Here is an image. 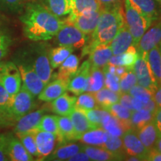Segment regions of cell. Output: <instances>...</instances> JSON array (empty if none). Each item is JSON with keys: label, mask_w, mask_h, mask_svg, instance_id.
Listing matches in <instances>:
<instances>
[{"label": "cell", "mask_w": 161, "mask_h": 161, "mask_svg": "<svg viewBox=\"0 0 161 161\" xmlns=\"http://www.w3.org/2000/svg\"><path fill=\"white\" fill-rule=\"evenodd\" d=\"M20 20L26 37L33 41L51 40L65 24V21L38 3L28 4Z\"/></svg>", "instance_id": "obj_1"}, {"label": "cell", "mask_w": 161, "mask_h": 161, "mask_svg": "<svg viewBox=\"0 0 161 161\" xmlns=\"http://www.w3.org/2000/svg\"><path fill=\"white\" fill-rule=\"evenodd\" d=\"M124 16L127 27L134 39V45L136 46L154 22L136 11L130 5L128 0H124Z\"/></svg>", "instance_id": "obj_2"}, {"label": "cell", "mask_w": 161, "mask_h": 161, "mask_svg": "<svg viewBox=\"0 0 161 161\" xmlns=\"http://www.w3.org/2000/svg\"><path fill=\"white\" fill-rule=\"evenodd\" d=\"M0 84L11 96L17 93L22 86V80L17 64L12 61L0 62Z\"/></svg>", "instance_id": "obj_3"}, {"label": "cell", "mask_w": 161, "mask_h": 161, "mask_svg": "<svg viewBox=\"0 0 161 161\" xmlns=\"http://www.w3.org/2000/svg\"><path fill=\"white\" fill-rule=\"evenodd\" d=\"M88 40L89 39L87 35L80 31L75 26L66 23V22L55 35V42L58 45L70 46L73 49L83 47Z\"/></svg>", "instance_id": "obj_4"}, {"label": "cell", "mask_w": 161, "mask_h": 161, "mask_svg": "<svg viewBox=\"0 0 161 161\" xmlns=\"http://www.w3.org/2000/svg\"><path fill=\"white\" fill-rule=\"evenodd\" d=\"M133 72L136 75L139 85L146 88L152 93L158 87V84L153 75L147 60V53L139 55L133 67Z\"/></svg>", "instance_id": "obj_5"}, {"label": "cell", "mask_w": 161, "mask_h": 161, "mask_svg": "<svg viewBox=\"0 0 161 161\" xmlns=\"http://www.w3.org/2000/svg\"><path fill=\"white\" fill-rule=\"evenodd\" d=\"M125 23L124 16V9L122 3L109 6L102 7L98 21L93 34H96L102 30L110 26Z\"/></svg>", "instance_id": "obj_6"}, {"label": "cell", "mask_w": 161, "mask_h": 161, "mask_svg": "<svg viewBox=\"0 0 161 161\" xmlns=\"http://www.w3.org/2000/svg\"><path fill=\"white\" fill-rule=\"evenodd\" d=\"M35 98L29 90H26L23 86H21L17 93L14 96L13 104L11 108V116L15 122L35 108Z\"/></svg>", "instance_id": "obj_7"}, {"label": "cell", "mask_w": 161, "mask_h": 161, "mask_svg": "<svg viewBox=\"0 0 161 161\" xmlns=\"http://www.w3.org/2000/svg\"><path fill=\"white\" fill-rule=\"evenodd\" d=\"M17 66L21 76L22 86L36 97L43 90L45 83L37 75L31 64L17 63Z\"/></svg>", "instance_id": "obj_8"}, {"label": "cell", "mask_w": 161, "mask_h": 161, "mask_svg": "<svg viewBox=\"0 0 161 161\" xmlns=\"http://www.w3.org/2000/svg\"><path fill=\"white\" fill-rule=\"evenodd\" d=\"M101 10L86 12L78 16L70 15L66 20V23L71 24L78 28L86 35H90L95 31L99 18Z\"/></svg>", "instance_id": "obj_9"}, {"label": "cell", "mask_w": 161, "mask_h": 161, "mask_svg": "<svg viewBox=\"0 0 161 161\" xmlns=\"http://www.w3.org/2000/svg\"><path fill=\"white\" fill-rule=\"evenodd\" d=\"M121 138L127 155L136 157L140 160H146L148 149L142 143L136 131L131 129L126 130Z\"/></svg>", "instance_id": "obj_10"}, {"label": "cell", "mask_w": 161, "mask_h": 161, "mask_svg": "<svg viewBox=\"0 0 161 161\" xmlns=\"http://www.w3.org/2000/svg\"><path fill=\"white\" fill-rule=\"evenodd\" d=\"M161 43V19L145 32L136 45L139 55L148 53L153 48Z\"/></svg>", "instance_id": "obj_11"}, {"label": "cell", "mask_w": 161, "mask_h": 161, "mask_svg": "<svg viewBox=\"0 0 161 161\" xmlns=\"http://www.w3.org/2000/svg\"><path fill=\"white\" fill-rule=\"evenodd\" d=\"M91 70V66L89 60L84 61L76 73L72 76L68 84L67 90L72 92L75 95L79 96L85 92L87 86L88 79Z\"/></svg>", "instance_id": "obj_12"}, {"label": "cell", "mask_w": 161, "mask_h": 161, "mask_svg": "<svg viewBox=\"0 0 161 161\" xmlns=\"http://www.w3.org/2000/svg\"><path fill=\"white\" fill-rule=\"evenodd\" d=\"M46 111H47L46 108H40L35 111H30L27 114L19 118V119H17L16 121L14 127L15 134L17 135V134H23V133L36 130L40 119Z\"/></svg>", "instance_id": "obj_13"}, {"label": "cell", "mask_w": 161, "mask_h": 161, "mask_svg": "<svg viewBox=\"0 0 161 161\" xmlns=\"http://www.w3.org/2000/svg\"><path fill=\"white\" fill-rule=\"evenodd\" d=\"M130 5L140 14L155 22L161 17L160 0H128Z\"/></svg>", "instance_id": "obj_14"}, {"label": "cell", "mask_w": 161, "mask_h": 161, "mask_svg": "<svg viewBox=\"0 0 161 161\" xmlns=\"http://www.w3.org/2000/svg\"><path fill=\"white\" fill-rule=\"evenodd\" d=\"M34 134L39 158L44 160L55 149L57 136L52 133L39 130H34Z\"/></svg>", "instance_id": "obj_15"}, {"label": "cell", "mask_w": 161, "mask_h": 161, "mask_svg": "<svg viewBox=\"0 0 161 161\" xmlns=\"http://www.w3.org/2000/svg\"><path fill=\"white\" fill-rule=\"evenodd\" d=\"M8 155L9 160L12 161L35 160L34 157L27 152L19 138L11 133H8Z\"/></svg>", "instance_id": "obj_16"}, {"label": "cell", "mask_w": 161, "mask_h": 161, "mask_svg": "<svg viewBox=\"0 0 161 161\" xmlns=\"http://www.w3.org/2000/svg\"><path fill=\"white\" fill-rule=\"evenodd\" d=\"M31 65L36 73L45 84L49 83L52 75V68L49 61V52L46 50H40Z\"/></svg>", "instance_id": "obj_17"}, {"label": "cell", "mask_w": 161, "mask_h": 161, "mask_svg": "<svg viewBox=\"0 0 161 161\" xmlns=\"http://www.w3.org/2000/svg\"><path fill=\"white\" fill-rule=\"evenodd\" d=\"M68 84V81L60 78L49 82L38 95V98L43 102H52L67 90Z\"/></svg>", "instance_id": "obj_18"}, {"label": "cell", "mask_w": 161, "mask_h": 161, "mask_svg": "<svg viewBox=\"0 0 161 161\" xmlns=\"http://www.w3.org/2000/svg\"><path fill=\"white\" fill-rule=\"evenodd\" d=\"M131 45H134V39L125 23L110 42V46L112 49L113 55H117L123 53Z\"/></svg>", "instance_id": "obj_19"}, {"label": "cell", "mask_w": 161, "mask_h": 161, "mask_svg": "<svg viewBox=\"0 0 161 161\" xmlns=\"http://www.w3.org/2000/svg\"><path fill=\"white\" fill-rule=\"evenodd\" d=\"M89 55L90 57L88 60L91 68L104 69L113 56V52L110 44H102L96 46Z\"/></svg>", "instance_id": "obj_20"}, {"label": "cell", "mask_w": 161, "mask_h": 161, "mask_svg": "<svg viewBox=\"0 0 161 161\" xmlns=\"http://www.w3.org/2000/svg\"><path fill=\"white\" fill-rule=\"evenodd\" d=\"M77 98L64 92L59 97L52 101L51 107L52 111L59 116H69L75 105Z\"/></svg>", "instance_id": "obj_21"}, {"label": "cell", "mask_w": 161, "mask_h": 161, "mask_svg": "<svg viewBox=\"0 0 161 161\" xmlns=\"http://www.w3.org/2000/svg\"><path fill=\"white\" fill-rule=\"evenodd\" d=\"M108 133L102 127L92 128L82 134L78 140L85 145L103 148L108 138Z\"/></svg>", "instance_id": "obj_22"}, {"label": "cell", "mask_w": 161, "mask_h": 161, "mask_svg": "<svg viewBox=\"0 0 161 161\" xmlns=\"http://www.w3.org/2000/svg\"><path fill=\"white\" fill-rule=\"evenodd\" d=\"M74 128L75 134V140H78L80 136L93 127L90 123L87 118L82 111L78 108H74L71 114L69 115Z\"/></svg>", "instance_id": "obj_23"}, {"label": "cell", "mask_w": 161, "mask_h": 161, "mask_svg": "<svg viewBox=\"0 0 161 161\" xmlns=\"http://www.w3.org/2000/svg\"><path fill=\"white\" fill-rule=\"evenodd\" d=\"M82 150V145L78 144H64L61 145L57 148L54 149L49 156L44 159L46 160H68L75 154L76 153Z\"/></svg>", "instance_id": "obj_24"}, {"label": "cell", "mask_w": 161, "mask_h": 161, "mask_svg": "<svg viewBox=\"0 0 161 161\" xmlns=\"http://www.w3.org/2000/svg\"><path fill=\"white\" fill-rule=\"evenodd\" d=\"M79 60L75 55H70L60 64L57 74V78L69 81L72 76L78 71Z\"/></svg>", "instance_id": "obj_25"}, {"label": "cell", "mask_w": 161, "mask_h": 161, "mask_svg": "<svg viewBox=\"0 0 161 161\" xmlns=\"http://www.w3.org/2000/svg\"><path fill=\"white\" fill-rule=\"evenodd\" d=\"M136 134L142 143L148 150L154 148L159 135V133L153 121L139 129L136 131Z\"/></svg>", "instance_id": "obj_26"}, {"label": "cell", "mask_w": 161, "mask_h": 161, "mask_svg": "<svg viewBox=\"0 0 161 161\" xmlns=\"http://www.w3.org/2000/svg\"><path fill=\"white\" fill-rule=\"evenodd\" d=\"M93 95L98 108L104 110L112 104L119 102L120 97V93L112 91L105 86L93 92Z\"/></svg>", "instance_id": "obj_27"}, {"label": "cell", "mask_w": 161, "mask_h": 161, "mask_svg": "<svg viewBox=\"0 0 161 161\" xmlns=\"http://www.w3.org/2000/svg\"><path fill=\"white\" fill-rule=\"evenodd\" d=\"M82 150L89 156L91 160L95 161H112L119 160L118 157L109 151L102 147L92 146L89 145H82Z\"/></svg>", "instance_id": "obj_28"}, {"label": "cell", "mask_w": 161, "mask_h": 161, "mask_svg": "<svg viewBox=\"0 0 161 161\" xmlns=\"http://www.w3.org/2000/svg\"><path fill=\"white\" fill-rule=\"evenodd\" d=\"M102 128L108 134L120 137H122L126 130H129L123 122H121L117 118L113 116L110 113L107 114L102 120Z\"/></svg>", "instance_id": "obj_29"}, {"label": "cell", "mask_w": 161, "mask_h": 161, "mask_svg": "<svg viewBox=\"0 0 161 161\" xmlns=\"http://www.w3.org/2000/svg\"><path fill=\"white\" fill-rule=\"evenodd\" d=\"M154 113L155 112L145 109L132 111L130 118V125L131 130L137 131L139 129L146 125L148 122L153 121Z\"/></svg>", "instance_id": "obj_30"}, {"label": "cell", "mask_w": 161, "mask_h": 161, "mask_svg": "<svg viewBox=\"0 0 161 161\" xmlns=\"http://www.w3.org/2000/svg\"><path fill=\"white\" fill-rule=\"evenodd\" d=\"M45 7L58 17L70 14L72 12V0H46Z\"/></svg>", "instance_id": "obj_31"}, {"label": "cell", "mask_w": 161, "mask_h": 161, "mask_svg": "<svg viewBox=\"0 0 161 161\" xmlns=\"http://www.w3.org/2000/svg\"><path fill=\"white\" fill-rule=\"evenodd\" d=\"M147 60L157 83L161 84V52L159 46L153 48L147 53Z\"/></svg>", "instance_id": "obj_32"}, {"label": "cell", "mask_w": 161, "mask_h": 161, "mask_svg": "<svg viewBox=\"0 0 161 161\" xmlns=\"http://www.w3.org/2000/svg\"><path fill=\"white\" fill-rule=\"evenodd\" d=\"M72 8L70 15L78 16L86 12L98 11L102 6L98 0H72Z\"/></svg>", "instance_id": "obj_33"}, {"label": "cell", "mask_w": 161, "mask_h": 161, "mask_svg": "<svg viewBox=\"0 0 161 161\" xmlns=\"http://www.w3.org/2000/svg\"><path fill=\"white\" fill-rule=\"evenodd\" d=\"M57 122L63 143L68 141L76 140L73 125L69 116L58 115L57 116Z\"/></svg>", "instance_id": "obj_34"}, {"label": "cell", "mask_w": 161, "mask_h": 161, "mask_svg": "<svg viewBox=\"0 0 161 161\" xmlns=\"http://www.w3.org/2000/svg\"><path fill=\"white\" fill-rule=\"evenodd\" d=\"M74 49L70 46H59L52 49L49 52V58L52 69L59 67L60 64L65 60L73 52Z\"/></svg>", "instance_id": "obj_35"}, {"label": "cell", "mask_w": 161, "mask_h": 161, "mask_svg": "<svg viewBox=\"0 0 161 161\" xmlns=\"http://www.w3.org/2000/svg\"><path fill=\"white\" fill-rule=\"evenodd\" d=\"M103 148L115 154L116 157H118L119 160H125L127 156L124 149L122 140L120 136L108 134Z\"/></svg>", "instance_id": "obj_36"}, {"label": "cell", "mask_w": 161, "mask_h": 161, "mask_svg": "<svg viewBox=\"0 0 161 161\" xmlns=\"http://www.w3.org/2000/svg\"><path fill=\"white\" fill-rule=\"evenodd\" d=\"M104 72L103 69L91 68L85 92H95L104 87Z\"/></svg>", "instance_id": "obj_37"}, {"label": "cell", "mask_w": 161, "mask_h": 161, "mask_svg": "<svg viewBox=\"0 0 161 161\" xmlns=\"http://www.w3.org/2000/svg\"><path fill=\"white\" fill-rule=\"evenodd\" d=\"M36 130H43V131L49 132L55 134L57 136V140L60 143L62 142V139L58 129L57 116L54 115H43L40 119L39 124L37 126Z\"/></svg>", "instance_id": "obj_38"}, {"label": "cell", "mask_w": 161, "mask_h": 161, "mask_svg": "<svg viewBox=\"0 0 161 161\" xmlns=\"http://www.w3.org/2000/svg\"><path fill=\"white\" fill-rule=\"evenodd\" d=\"M106 110H108L113 116L117 118L121 122H123L128 127V129H131L130 125V118L132 112L131 110H128V108H126L125 107L122 105L119 102L108 107Z\"/></svg>", "instance_id": "obj_39"}, {"label": "cell", "mask_w": 161, "mask_h": 161, "mask_svg": "<svg viewBox=\"0 0 161 161\" xmlns=\"http://www.w3.org/2000/svg\"><path fill=\"white\" fill-rule=\"evenodd\" d=\"M87 118L90 123L92 125L93 128H100L102 127V122L103 119L107 114H109L108 110L102 109V108H95L90 110H80Z\"/></svg>", "instance_id": "obj_40"}, {"label": "cell", "mask_w": 161, "mask_h": 161, "mask_svg": "<svg viewBox=\"0 0 161 161\" xmlns=\"http://www.w3.org/2000/svg\"><path fill=\"white\" fill-rule=\"evenodd\" d=\"M17 136L31 155L35 158H39V153H38L37 145H36L34 130L17 134Z\"/></svg>", "instance_id": "obj_41"}, {"label": "cell", "mask_w": 161, "mask_h": 161, "mask_svg": "<svg viewBox=\"0 0 161 161\" xmlns=\"http://www.w3.org/2000/svg\"><path fill=\"white\" fill-rule=\"evenodd\" d=\"M75 108L80 110H90L98 108L94 97L93 92H87L80 94L77 98Z\"/></svg>", "instance_id": "obj_42"}, {"label": "cell", "mask_w": 161, "mask_h": 161, "mask_svg": "<svg viewBox=\"0 0 161 161\" xmlns=\"http://www.w3.org/2000/svg\"><path fill=\"white\" fill-rule=\"evenodd\" d=\"M121 55V66H124L129 71H133L134 64L137 59L139 54L135 46L131 45Z\"/></svg>", "instance_id": "obj_43"}, {"label": "cell", "mask_w": 161, "mask_h": 161, "mask_svg": "<svg viewBox=\"0 0 161 161\" xmlns=\"http://www.w3.org/2000/svg\"><path fill=\"white\" fill-rule=\"evenodd\" d=\"M137 84L136 75L133 71H127L119 77L121 93H128L129 90Z\"/></svg>", "instance_id": "obj_44"}, {"label": "cell", "mask_w": 161, "mask_h": 161, "mask_svg": "<svg viewBox=\"0 0 161 161\" xmlns=\"http://www.w3.org/2000/svg\"><path fill=\"white\" fill-rule=\"evenodd\" d=\"M23 8V0H0V10L6 13H19Z\"/></svg>", "instance_id": "obj_45"}, {"label": "cell", "mask_w": 161, "mask_h": 161, "mask_svg": "<svg viewBox=\"0 0 161 161\" xmlns=\"http://www.w3.org/2000/svg\"><path fill=\"white\" fill-rule=\"evenodd\" d=\"M128 93L132 97L137 98V99L140 100L141 102H144V103H146V102H148V101L153 98V93L152 92L137 84L133 86L131 89L129 90Z\"/></svg>", "instance_id": "obj_46"}, {"label": "cell", "mask_w": 161, "mask_h": 161, "mask_svg": "<svg viewBox=\"0 0 161 161\" xmlns=\"http://www.w3.org/2000/svg\"><path fill=\"white\" fill-rule=\"evenodd\" d=\"M104 72V86L112 91L120 93V87H119V78L116 74L112 73L106 69L105 68L103 69Z\"/></svg>", "instance_id": "obj_47"}, {"label": "cell", "mask_w": 161, "mask_h": 161, "mask_svg": "<svg viewBox=\"0 0 161 161\" xmlns=\"http://www.w3.org/2000/svg\"><path fill=\"white\" fill-rule=\"evenodd\" d=\"M13 101V96L10 95L8 92L5 89V87L0 84V108L11 113Z\"/></svg>", "instance_id": "obj_48"}, {"label": "cell", "mask_w": 161, "mask_h": 161, "mask_svg": "<svg viewBox=\"0 0 161 161\" xmlns=\"http://www.w3.org/2000/svg\"><path fill=\"white\" fill-rule=\"evenodd\" d=\"M11 45V40L9 36L0 31V62L8 55Z\"/></svg>", "instance_id": "obj_49"}, {"label": "cell", "mask_w": 161, "mask_h": 161, "mask_svg": "<svg viewBox=\"0 0 161 161\" xmlns=\"http://www.w3.org/2000/svg\"><path fill=\"white\" fill-rule=\"evenodd\" d=\"M8 134H0V161H8Z\"/></svg>", "instance_id": "obj_50"}, {"label": "cell", "mask_w": 161, "mask_h": 161, "mask_svg": "<svg viewBox=\"0 0 161 161\" xmlns=\"http://www.w3.org/2000/svg\"><path fill=\"white\" fill-rule=\"evenodd\" d=\"M15 122L12 117L11 113L0 108V129L9 126Z\"/></svg>", "instance_id": "obj_51"}, {"label": "cell", "mask_w": 161, "mask_h": 161, "mask_svg": "<svg viewBox=\"0 0 161 161\" xmlns=\"http://www.w3.org/2000/svg\"><path fill=\"white\" fill-rule=\"evenodd\" d=\"M132 100L133 97L129 93H121L119 102L122 105H123L124 107H125L126 108H128V110L134 111Z\"/></svg>", "instance_id": "obj_52"}, {"label": "cell", "mask_w": 161, "mask_h": 161, "mask_svg": "<svg viewBox=\"0 0 161 161\" xmlns=\"http://www.w3.org/2000/svg\"><path fill=\"white\" fill-rule=\"evenodd\" d=\"M146 160L148 161H161V153L154 148L148 150Z\"/></svg>", "instance_id": "obj_53"}, {"label": "cell", "mask_w": 161, "mask_h": 161, "mask_svg": "<svg viewBox=\"0 0 161 161\" xmlns=\"http://www.w3.org/2000/svg\"><path fill=\"white\" fill-rule=\"evenodd\" d=\"M69 161H89L91 160L89 156L84 152L83 150L80 151L78 153H76L75 154H74L73 156L71 157L69 160Z\"/></svg>", "instance_id": "obj_54"}, {"label": "cell", "mask_w": 161, "mask_h": 161, "mask_svg": "<svg viewBox=\"0 0 161 161\" xmlns=\"http://www.w3.org/2000/svg\"><path fill=\"white\" fill-rule=\"evenodd\" d=\"M153 122L155 125L157 130L159 134H161V108H158L154 113Z\"/></svg>", "instance_id": "obj_55"}, {"label": "cell", "mask_w": 161, "mask_h": 161, "mask_svg": "<svg viewBox=\"0 0 161 161\" xmlns=\"http://www.w3.org/2000/svg\"><path fill=\"white\" fill-rule=\"evenodd\" d=\"M152 98L155 102L157 108H161V85L158 86L155 91L153 92Z\"/></svg>", "instance_id": "obj_56"}, {"label": "cell", "mask_w": 161, "mask_h": 161, "mask_svg": "<svg viewBox=\"0 0 161 161\" xmlns=\"http://www.w3.org/2000/svg\"><path fill=\"white\" fill-rule=\"evenodd\" d=\"M98 1L100 2L102 7H105V6L115 5V4L122 3V0H98Z\"/></svg>", "instance_id": "obj_57"}, {"label": "cell", "mask_w": 161, "mask_h": 161, "mask_svg": "<svg viewBox=\"0 0 161 161\" xmlns=\"http://www.w3.org/2000/svg\"><path fill=\"white\" fill-rule=\"evenodd\" d=\"M154 148L161 153V134H159L158 137L157 139Z\"/></svg>", "instance_id": "obj_58"}, {"label": "cell", "mask_w": 161, "mask_h": 161, "mask_svg": "<svg viewBox=\"0 0 161 161\" xmlns=\"http://www.w3.org/2000/svg\"><path fill=\"white\" fill-rule=\"evenodd\" d=\"M158 46H159V48H160V52H161V43H160V45H159ZM160 85H161V84H160Z\"/></svg>", "instance_id": "obj_59"}, {"label": "cell", "mask_w": 161, "mask_h": 161, "mask_svg": "<svg viewBox=\"0 0 161 161\" xmlns=\"http://www.w3.org/2000/svg\"><path fill=\"white\" fill-rule=\"evenodd\" d=\"M31 1H36V0H31Z\"/></svg>", "instance_id": "obj_60"}, {"label": "cell", "mask_w": 161, "mask_h": 161, "mask_svg": "<svg viewBox=\"0 0 161 161\" xmlns=\"http://www.w3.org/2000/svg\"><path fill=\"white\" fill-rule=\"evenodd\" d=\"M160 1H161V0H160Z\"/></svg>", "instance_id": "obj_61"}]
</instances>
